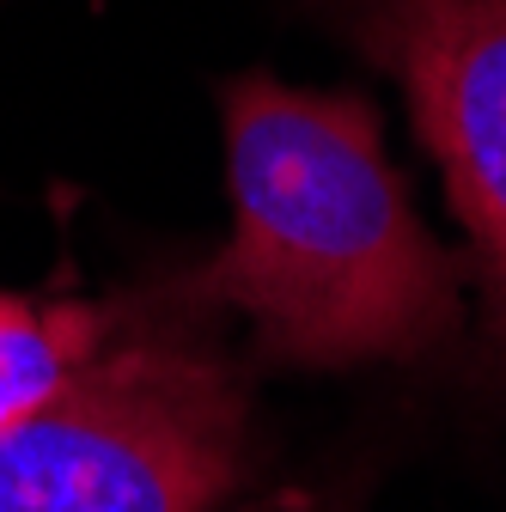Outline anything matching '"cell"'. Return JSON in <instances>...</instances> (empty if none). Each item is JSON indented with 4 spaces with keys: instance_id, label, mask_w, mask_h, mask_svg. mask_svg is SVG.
Segmentation results:
<instances>
[{
    "instance_id": "8992f818",
    "label": "cell",
    "mask_w": 506,
    "mask_h": 512,
    "mask_svg": "<svg viewBox=\"0 0 506 512\" xmlns=\"http://www.w3.org/2000/svg\"><path fill=\"white\" fill-rule=\"evenodd\" d=\"M25 7V0H0V19H7V13H19Z\"/></svg>"
},
{
    "instance_id": "7a4b0ae2",
    "label": "cell",
    "mask_w": 506,
    "mask_h": 512,
    "mask_svg": "<svg viewBox=\"0 0 506 512\" xmlns=\"http://www.w3.org/2000/svg\"><path fill=\"white\" fill-rule=\"evenodd\" d=\"M257 452V366L159 269L43 409L0 427V512H220Z\"/></svg>"
},
{
    "instance_id": "3957f363",
    "label": "cell",
    "mask_w": 506,
    "mask_h": 512,
    "mask_svg": "<svg viewBox=\"0 0 506 512\" xmlns=\"http://www.w3.org/2000/svg\"><path fill=\"white\" fill-rule=\"evenodd\" d=\"M385 74L464 226L476 372L506 397V0H293Z\"/></svg>"
},
{
    "instance_id": "6da1fadb",
    "label": "cell",
    "mask_w": 506,
    "mask_h": 512,
    "mask_svg": "<svg viewBox=\"0 0 506 512\" xmlns=\"http://www.w3.org/2000/svg\"><path fill=\"white\" fill-rule=\"evenodd\" d=\"M232 232L171 281L244 317L257 372L421 366L464 336V250L439 238L385 153L360 86L311 92L275 68L214 80Z\"/></svg>"
},
{
    "instance_id": "5b68a950",
    "label": "cell",
    "mask_w": 506,
    "mask_h": 512,
    "mask_svg": "<svg viewBox=\"0 0 506 512\" xmlns=\"http://www.w3.org/2000/svg\"><path fill=\"white\" fill-rule=\"evenodd\" d=\"M232 512H360L348 494H324V488H275V494H257Z\"/></svg>"
},
{
    "instance_id": "277c9868",
    "label": "cell",
    "mask_w": 506,
    "mask_h": 512,
    "mask_svg": "<svg viewBox=\"0 0 506 512\" xmlns=\"http://www.w3.org/2000/svg\"><path fill=\"white\" fill-rule=\"evenodd\" d=\"M122 317V287L104 299L43 287V293H13L0 287V427L43 409L116 330Z\"/></svg>"
}]
</instances>
